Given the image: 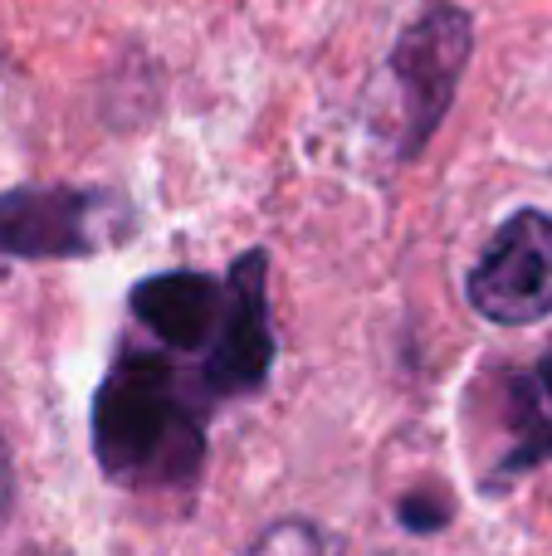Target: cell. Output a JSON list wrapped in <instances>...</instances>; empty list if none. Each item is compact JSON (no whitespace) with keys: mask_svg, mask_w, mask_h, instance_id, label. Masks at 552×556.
Instances as JSON below:
<instances>
[{"mask_svg":"<svg viewBox=\"0 0 552 556\" xmlns=\"http://www.w3.org/2000/svg\"><path fill=\"white\" fill-rule=\"evenodd\" d=\"M269 260L264 250H244L225 274V317L215 342L205 346L201 395H254L274 371V327H269Z\"/></svg>","mask_w":552,"mask_h":556,"instance_id":"5b68a950","label":"cell"},{"mask_svg":"<svg viewBox=\"0 0 552 556\" xmlns=\"http://www.w3.org/2000/svg\"><path fill=\"white\" fill-rule=\"evenodd\" d=\"M446 518H450V508L446 503H430V493L401 498V522H406L411 532H436V528H446Z\"/></svg>","mask_w":552,"mask_h":556,"instance_id":"9c48e42d","label":"cell"},{"mask_svg":"<svg viewBox=\"0 0 552 556\" xmlns=\"http://www.w3.org/2000/svg\"><path fill=\"white\" fill-rule=\"evenodd\" d=\"M465 298L479 317L499 327H528L552 317V215H509L469 269Z\"/></svg>","mask_w":552,"mask_h":556,"instance_id":"3957f363","label":"cell"},{"mask_svg":"<svg viewBox=\"0 0 552 556\" xmlns=\"http://www.w3.org/2000/svg\"><path fill=\"white\" fill-rule=\"evenodd\" d=\"M123 201L88 186H15L0 191V254L15 260H88L113 235Z\"/></svg>","mask_w":552,"mask_h":556,"instance_id":"277c9868","label":"cell"},{"mask_svg":"<svg viewBox=\"0 0 552 556\" xmlns=\"http://www.w3.org/2000/svg\"><path fill=\"white\" fill-rule=\"evenodd\" d=\"M504 430L509 450L494 479H518L552 459V352L504 381Z\"/></svg>","mask_w":552,"mask_h":556,"instance_id":"52a82bcc","label":"cell"},{"mask_svg":"<svg viewBox=\"0 0 552 556\" xmlns=\"http://www.w3.org/2000/svg\"><path fill=\"white\" fill-rule=\"evenodd\" d=\"M475 54V20L455 0H421L391 45V78L401 93V156L416 162L455 108L460 74Z\"/></svg>","mask_w":552,"mask_h":556,"instance_id":"7a4b0ae2","label":"cell"},{"mask_svg":"<svg viewBox=\"0 0 552 556\" xmlns=\"http://www.w3.org/2000/svg\"><path fill=\"white\" fill-rule=\"evenodd\" d=\"M244 556H328V538L309 518H284V522H269Z\"/></svg>","mask_w":552,"mask_h":556,"instance_id":"ba28073f","label":"cell"},{"mask_svg":"<svg viewBox=\"0 0 552 556\" xmlns=\"http://www.w3.org/2000/svg\"><path fill=\"white\" fill-rule=\"evenodd\" d=\"M93 459L123 489H191L205 464L196 386L162 352L123 346L93 395Z\"/></svg>","mask_w":552,"mask_h":556,"instance_id":"6da1fadb","label":"cell"},{"mask_svg":"<svg viewBox=\"0 0 552 556\" xmlns=\"http://www.w3.org/2000/svg\"><path fill=\"white\" fill-rule=\"evenodd\" d=\"M10 498H15V469H10V450H5V440H0V522H5V513H10Z\"/></svg>","mask_w":552,"mask_h":556,"instance_id":"30bf717a","label":"cell"},{"mask_svg":"<svg viewBox=\"0 0 552 556\" xmlns=\"http://www.w3.org/2000/svg\"><path fill=\"white\" fill-rule=\"evenodd\" d=\"M133 317L172 352H201L215 342L225 317V278L196 274V269H172L152 274L133 288L127 298Z\"/></svg>","mask_w":552,"mask_h":556,"instance_id":"8992f818","label":"cell"}]
</instances>
